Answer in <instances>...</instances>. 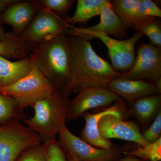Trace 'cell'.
<instances>
[{
	"instance_id": "11",
	"label": "cell",
	"mask_w": 161,
	"mask_h": 161,
	"mask_svg": "<svg viewBox=\"0 0 161 161\" xmlns=\"http://www.w3.org/2000/svg\"><path fill=\"white\" fill-rule=\"evenodd\" d=\"M126 105L122 99L114 103L111 107H107L98 113L85 112L82 116L85 120V126L81 131L80 139L87 143L96 148L110 149L114 147L109 140L103 138L99 133L98 125L99 120L105 115H112L123 119L126 115Z\"/></svg>"
},
{
	"instance_id": "3",
	"label": "cell",
	"mask_w": 161,
	"mask_h": 161,
	"mask_svg": "<svg viewBox=\"0 0 161 161\" xmlns=\"http://www.w3.org/2000/svg\"><path fill=\"white\" fill-rule=\"evenodd\" d=\"M70 99L61 91L41 99L33 106L34 115L24 120L26 126L36 132L44 144L56 139L66 125Z\"/></svg>"
},
{
	"instance_id": "1",
	"label": "cell",
	"mask_w": 161,
	"mask_h": 161,
	"mask_svg": "<svg viewBox=\"0 0 161 161\" xmlns=\"http://www.w3.org/2000/svg\"><path fill=\"white\" fill-rule=\"evenodd\" d=\"M71 61L69 77L62 90L69 97L88 88H106L110 81L119 78L108 61L100 58L92 47L91 40L83 37L69 36Z\"/></svg>"
},
{
	"instance_id": "27",
	"label": "cell",
	"mask_w": 161,
	"mask_h": 161,
	"mask_svg": "<svg viewBox=\"0 0 161 161\" xmlns=\"http://www.w3.org/2000/svg\"><path fill=\"white\" fill-rule=\"evenodd\" d=\"M142 135L149 144L154 142L161 138V111L156 116L149 127L142 133Z\"/></svg>"
},
{
	"instance_id": "23",
	"label": "cell",
	"mask_w": 161,
	"mask_h": 161,
	"mask_svg": "<svg viewBox=\"0 0 161 161\" xmlns=\"http://www.w3.org/2000/svg\"><path fill=\"white\" fill-rule=\"evenodd\" d=\"M20 110L16 101L0 93V123L19 118Z\"/></svg>"
},
{
	"instance_id": "25",
	"label": "cell",
	"mask_w": 161,
	"mask_h": 161,
	"mask_svg": "<svg viewBox=\"0 0 161 161\" xmlns=\"http://www.w3.org/2000/svg\"><path fill=\"white\" fill-rule=\"evenodd\" d=\"M43 147L46 161H68L65 150L56 139L45 143Z\"/></svg>"
},
{
	"instance_id": "20",
	"label": "cell",
	"mask_w": 161,
	"mask_h": 161,
	"mask_svg": "<svg viewBox=\"0 0 161 161\" xmlns=\"http://www.w3.org/2000/svg\"><path fill=\"white\" fill-rule=\"evenodd\" d=\"M130 26L134 27L144 36L148 37L153 46L161 48V26L157 18L139 19Z\"/></svg>"
},
{
	"instance_id": "31",
	"label": "cell",
	"mask_w": 161,
	"mask_h": 161,
	"mask_svg": "<svg viewBox=\"0 0 161 161\" xmlns=\"http://www.w3.org/2000/svg\"><path fill=\"white\" fill-rule=\"evenodd\" d=\"M119 161H141L138 159L137 158L132 156L126 155L123 158H121Z\"/></svg>"
},
{
	"instance_id": "33",
	"label": "cell",
	"mask_w": 161,
	"mask_h": 161,
	"mask_svg": "<svg viewBox=\"0 0 161 161\" xmlns=\"http://www.w3.org/2000/svg\"><path fill=\"white\" fill-rule=\"evenodd\" d=\"M67 156L68 161H78L76 160L75 159L72 158L70 157L67 155Z\"/></svg>"
},
{
	"instance_id": "14",
	"label": "cell",
	"mask_w": 161,
	"mask_h": 161,
	"mask_svg": "<svg viewBox=\"0 0 161 161\" xmlns=\"http://www.w3.org/2000/svg\"><path fill=\"white\" fill-rule=\"evenodd\" d=\"M108 88L130 103L142 97L161 93L153 84L142 80H129L120 78L111 80Z\"/></svg>"
},
{
	"instance_id": "7",
	"label": "cell",
	"mask_w": 161,
	"mask_h": 161,
	"mask_svg": "<svg viewBox=\"0 0 161 161\" xmlns=\"http://www.w3.org/2000/svg\"><path fill=\"white\" fill-rule=\"evenodd\" d=\"M58 135L59 142L67 155L77 161H116L120 157L122 153L114 147L105 149L93 147L73 134L66 125L63 126Z\"/></svg>"
},
{
	"instance_id": "26",
	"label": "cell",
	"mask_w": 161,
	"mask_h": 161,
	"mask_svg": "<svg viewBox=\"0 0 161 161\" xmlns=\"http://www.w3.org/2000/svg\"><path fill=\"white\" fill-rule=\"evenodd\" d=\"M136 12L137 20L145 18L161 17V9L151 0H139Z\"/></svg>"
},
{
	"instance_id": "29",
	"label": "cell",
	"mask_w": 161,
	"mask_h": 161,
	"mask_svg": "<svg viewBox=\"0 0 161 161\" xmlns=\"http://www.w3.org/2000/svg\"><path fill=\"white\" fill-rule=\"evenodd\" d=\"M18 2L16 0H0V16L6 8Z\"/></svg>"
},
{
	"instance_id": "8",
	"label": "cell",
	"mask_w": 161,
	"mask_h": 161,
	"mask_svg": "<svg viewBox=\"0 0 161 161\" xmlns=\"http://www.w3.org/2000/svg\"><path fill=\"white\" fill-rule=\"evenodd\" d=\"M91 39L98 38L107 47L111 65L116 72L129 71L132 67L136 59L135 47L143 35L136 31L131 37L125 40H118L110 37L101 32H88L77 36Z\"/></svg>"
},
{
	"instance_id": "19",
	"label": "cell",
	"mask_w": 161,
	"mask_h": 161,
	"mask_svg": "<svg viewBox=\"0 0 161 161\" xmlns=\"http://www.w3.org/2000/svg\"><path fill=\"white\" fill-rule=\"evenodd\" d=\"M106 0H78L75 14L68 17L69 23L75 24L85 23L91 18L99 15L101 10Z\"/></svg>"
},
{
	"instance_id": "6",
	"label": "cell",
	"mask_w": 161,
	"mask_h": 161,
	"mask_svg": "<svg viewBox=\"0 0 161 161\" xmlns=\"http://www.w3.org/2000/svg\"><path fill=\"white\" fill-rule=\"evenodd\" d=\"M39 135L16 119L0 126V161H16L26 149L41 145Z\"/></svg>"
},
{
	"instance_id": "15",
	"label": "cell",
	"mask_w": 161,
	"mask_h": 161,
	"mask_svg": "<svg viewBox=\"0 0 161 161\" xmlns=\"http://www.w3.org/2000/svg\"><path fill=\"white\" fill-rule=\"evenodd\" d=\"M19 2L4 10L0 16V22L12 26L14 33L20 36L35 17L37 9L31 2Z\"/></svg>"
},
{
	"instance_id": "13",
	"label": "cell",
	"mask_w": 161,
	"mask_h": 161,
	"mask_svg": "<svg viewBox=\"0 0 161 161\" xmlns=\"http://www.w3.org/2000/svg\"><path fill=\"white\" fill-rule=\"evenodd\" d=\"M99 15L100 21L98 24L88 27L71 26L67 32V36H73L85 33L101 32L107 36L111 35L118 38L126 36L127 27L114 12L110 1L106 0Z\"/></svg>"
},
{
	"instance_id": "5",
	"label": "cell",
	"mask_w": 161,
	"mask_h": 161,
	"mask_svg": "<svg viewBox=\"0 0 161 161\" xmlns=\"http://www.w3.org/2000/svg\"><path fill=\"white\" fill-rule=\"evenodd\" d=\"M54 86L36 68L26 76L9 86L0 88V93L13 98L20 108L32 107L38 101L53 94Z\"/></svg>"
},
{
	"instance_id": "10",
	"label": "cell",
	"mask_w": 161,
	"mask_h": 161,
	"mask_svg": "<svg viewBox=\"0 0 161 161\" xmlns=\"http://www.w3.org/2000/svg\"><path fill=\"white\" fill-rule=\"evenodd\" d=\"M122 99L106 88H88L81 90L70 100L67 121L76 120L89 110L107 107Z\"/></svg>"
},
{
	"instance_id": "4",
	"label": "cell",
	"mask_w": 161,
	"mask_h": 161,
	"mask_svg": "<svg viewBox=\"0 0 161 161\" xmlns=\"http://www.w3.org/2000/svg\"><path fill=\"white\" fill-rule=\"evenodd\" d=\"M36 14L19 36L31 50L46 41L66 35L71 25L68 17L43 8H38Z\"/></svg>"
},
{
	"instance_id": "22",
	"label": "cell",
	"mask_w": 161,
	"mask_h": 161,
	"mask_svg": "<svg viewBox=\"0 0 161 161\" xmlns=\"http://www.w3.org/2000/svg\"><path fill=\"white\" fill-rule=\"evenodd\" d=\"M125 155L139 158L146 161L161 160V138L154 142L148 144L145 147L138 145L136 150L130 151H123Z\"/></svg>"
},
{
	"instance_id": "30",
	"label": "cell",
	"mask_w": 161,
	"mask_h": 161,
	"mask_svg": "<svg viewBox=\"0 0 161 161\" xmlns=\"http://www.w3.org/2000/svg\"><path fill=\"white\" fill-rule=\"evenodd\" d=\"M10 33H5L2 23L0 22V41L5 40L10 35Z\"/></svg>"
},
{
	"instance_id": "21",
	"label": "cell",
	"mask_w": 161,
	"mask_h": 161,
	"mask_svg": "<svg viewBox=\"0 0 161 161\" xmlns=\"http://www.w3.org/2000/svg\"><path fill=\"white\" fill-rule=\"evenodd\" d=\"M139 0H115L111 2L114 12L127 27L137 19Z\"/></svg>"
},
{
	"instance_id": "12",
	"label": "cell",
	"mask_w": 161,
	"mask_h": 161,
	"mask_svg": "<svg viewBox=\"0 0 161 161\" xmlns=\"http://www.w3.org/2000/svg\"><path fill=\"white\" fill-rule=\"evenodd\" d=\"M98 127L100 135L105 139H119L136 143L142 147L149 144L143 138L135 122L125 121L115 115H108L100 119Z\"/></svg>"
},
{
	"instance_id": "9",
	"label": "cell",
	"mask_w": 161,
	"mask_h": 161,
	"mask_svg": "<svg viewBox=\"0 0 161 161\" xmlns=\"http://www.w3.org/2000/svg\"><path fill=\"white\" fill-rule=\"evenodd\" d=\"M161 77V49L150 43H142L139 47L135 62L128 71L119 78L129 80L144 78L155 81Z\"/></svg>"
},
{
	"instance_id": "32",
	"label": "cell",
	"mask_w": 161,
	"mask_h": 161,
	"mask_svg": "<svg viewBox=\"0 0 161 161\" xmlns=\"http://www.w3.org/2000/svg\"><path fill=\"white\" fill-rule=\"evenodd\" d=\"M155 83L154 85L161 92V77H160L155 81Z\"/></svg>"
},
{
	"instance_id": "18",
	"label": "cell",
	"mask_w": 161,
	"mask_h": 161,
	"mask_svg": "<svg viewBox=\"0 0 161 161\" xmlns=\"http://www.w3.org/2000/svg\"><path fill=\"white\" fill-rule=\"evenodd\" d=\"M31 51L19 36L14 33H10L8 37L0 41V56L6 59L22 60L28 57Z\"/></svg>"
},
{
	"instance_id": "16",
	"label": "cell",
	"mask_w": 161,
	"mask_h": 161,
	"mask_svg": "<svg viewBox=\"0 0 161 161\" xmlns=\"http://www.w3.org/2000/svg\"><path fill=\"white\" fill-rule=\"evenodd\" d=\"M129 113L142 128L150 125L161 111V94L149 95L131 103Z\"/></svg>"
},
{
	"instance_id": "2",
	"label": "cell",
	"mask_w": 161,
	"mask_h": 161,
	"mask_svg": "<svg viewBox=\"0 0 161 161\" xmlns=\"http://www.w3.org/2000/svg\"><path fill=\"white\" fill-rule=\"evenodd\" d=\"M36 68L62 92L69 77L71 54L69 38L59 36L40 44L29 55Z\"/></svg>"
},
{
	"instance_id": "17",
	"label": "cell",
	"mask_w": 161,
	"mask_h": 161,
	"mask_svg": "<svg viewBox=\"0 0 161 161\" xmlns=\"http://www.w3.org/2000/svg\"><path fill=\"white\" fill-rule=\"evenodd\" d=\"M32 68L29 56L16 61L0 56V88L15 83L28 75Z\"/></svg>"
},
{
	"instance_id": "24",
	"label": "cell",
	"mask_w": 161,
	"mask_h": 161,
	"mask_svg": "<svg viewBox=\"0 0 161 161\" xmlns=\"http://www.w3.org/2000/svg\"><path fill=\"white\" fill-rule=\"evenodd\" d=\"M38 8H43L59 14L64 15L73 6L75 1L72 0H42L31 1Z\"/></svg>"
},
{
	"instance_id": "28",
	"label": "cell",
	"mask_w": 161,
	"mask_h": 161,
	"mask_svg": "<svg viewBox=\"0 0 161 161\" xmlns=\"http://www.w3.org/2000/svg\"><path fill=\"white\" fill-rule=\"evenodd\" d=\"M16 161H46L43 145L26 149L20 154Z\"/></svg>"
}]
</instances>
